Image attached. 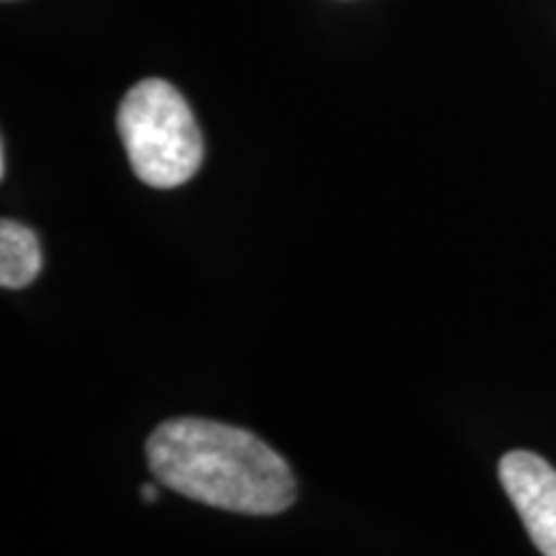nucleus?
<instances>
[{
	"mask_svg": "<svg viewBox=\"0 0 556 556\" xmlns=\"http://www.w3.org/2000/svg\"><path fill=\"white\" fill-rule=\"evenodd\" d=\"M500 482L539 552L556 556V469L536 454L510 451L500 462Z\"/></svg>",
	"mask_w": 556,
	"mask_h": 556,
	"instance_id": "nucleus-3",
	"label": "nucleus"
},
{
	"mask_svg": "<svg viewBox=\"0 0 556 556\" xmlns=\"http://www.w3.org/2000/svg\"><path fill=\"white\" fill-rule=\"evenodd\" d=\"M148 464L178 495L245 516H276L296 497L294 471L266 441L204 417H173L152 430Z\"/></svg>",
	"mask_w": 556,
	"mask_h": 556,
	"instance_id": "nucleus-1",
	"label": "nucleus"
},
{
	"mask_svg": "<svg viewBox=\"0 0 556 556\" xmlns=\"http://www.w3.org/2000/svg\"><path fill=\"white\" fill-rule=\"evenodd\" d=\"M116 127L135 176L152 189H176L204 160L199 124L170 83L150 78L124 96Z\"/></svg>",
	"mask_w": 556,
	"mask_h": 556,
	"instance_id": "nucleus-2",
	"label": "nucleus"
},
{
	"mask_svg": "<svg viewBox=\"0 0 556 556\" xmlns=\"http://www.w3.org/2000/svg\"><path fill=\"white\" fill-rule=\"evenodd\" d=\"M41 270V248L34 229L16 219L0 222V283L3 289L29 287Z\"/></svg>",
	"mask_w": 556,
	"mask_h": 556,
	"instance_id": "nucleus-4",
	"label": "nucleus"
},
{
	"mask_svg": "<svg viewBox=\"0 0 556 556\" xmlns=\"http://www.w3.org/2000/svg\"><path fill=\"white\" fill-rule=\"evenodd\" d=\"M142 500H144V503H155L157 486L155 484H142Z\"/></svg>",
	"mask_w": 556,
	"mask_h": 556,
	"instance_id": "nucleus-5",
	"label": "nucleus"
}]
</instances>
